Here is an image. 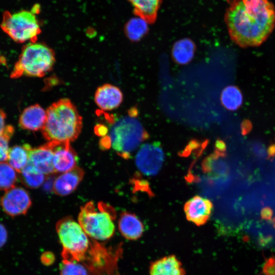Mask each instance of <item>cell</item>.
<instances>
[{
  "label": "cell",
  "instance_id": "6da1fadb",
  "mask_svg": "<svg viewBox=\"0 0 275 275\" xmlns=\"http://www.w3.org/2000/svg\"><path fill=\"white\" fill-rule=\"evenodd\" d=\"M225 21L231 40L244 48L260 45L275 28V8L269 0H226Z\"/></svg>",
  "mask_w": 275,
  "mask_h": 275
},
{
  "label": "cell",
  "instance_id": "7c38bea8",
  "mask_svg": "<svg viewBox=\"0 0 275 275\" xmlns=\"http://www.w3.org/2000/svg\"><path fill=\"white\" fill-rule=\"evenodd\" d=\"M29 162L45 175L56 173L53 166V152L50 143L33 148L28 144Z\"/></svg>",
  "mask_w": 275,
  "mask_h": 275
},
{
  "label": "cell",
  "instance_id": "1f68e13d",
  "mask_svg": "<svg viewBox=\"0 0 275 275\" xmlns=\"http://www.w3.org/2000/svg\"><path fill=\"white\" fill-rule=\"evenodd\" d=\"M226 146L224 141L218 139L215 143V150L221 154H226Z\"/></svg>",
  "mask_w": 275,
  "mask_h": 275
},
{
  "label": "cell",
  "instance_id": "4316f807",
  "mask_svg": "<svg viewBox=\"0 0 275 275\" xmlns=\"http://www.w3.org/2000/svg\"><path fill=\"white\" fill-rule=\"evenodd\" d=\"M263 273L265 275H275V257L268 258L263 266Z\"/></svg>",
  "mask_w": 275,
  "mask_h": 275
},
{
  "label": "cell",
  "instance_id": "44dd1931",
  "mask_svg": "<svg viewBox=\"0 0 275 275\" xmlns=\"http://www.w3.org/2000/svg\"><path fill=\"white\" fill-rule=\"evenodd\" d=\"M19 174L21 182L30 188L39 187L45 179V175L29 162Z\"/></svg>",
  "mask_w": 275,
  "mask_h": 275
},
{
  "label": "cell",
  "instance_id": "d4e9b609",
  "mask_svg": "<svg viewBox=\"0 0 275 275\" xmlns=\"http://www.w3.org/2000/svg\"><path fill=\"white\" fill-rule=\"evenodd\" d=\"M60 275H90L86 266L80 262L62 260L60 264Z\"/></svg>",
  "mask_w": 275,
  "mask_h": 275
},
{
  "label": "cell",
  "instance_id": "7402d4cb",
  "mask_svg": "<svg viewBox=\"0 0 275 275\" xmlns=\"http://www.w3.org/2000/svg\"><path fill=\"white\" fill-rule=\"evenodd\" d=\"M147 23L139 17L131 18L125 25V34L131 41L138 42L147 34L149 31Z\"/></svg>",
  "mask_w": 275,
  "mask_h": 275
},
{
  "label": "cell",
  "instance_id": "5bb4252c",
  "mask_svg": "<svg viewBox=\"0 0 275 275\" xmlns=\"http://www.w3.org/2000/svg\"><path fill=\"white\" fill-rule=\"evenodd\" d=\"M84 176L83 170L76 166L63 173L54 180L53 191L57 195L65 196L72 193L78 186Z\"/></svg>",
  "mask_w": 275,
  "mask_h": 275
},
{
  "label": "cell",
  "instance_id": "2e32d148",
  "mask_svg": "<svg viewBox=\"0 0 275 275\" xmlns=\"http://www.w3.org/2000/svg\"><path fill=\"white\" fill-rule=\"evenodd\" d=\"M46 119V111L38 104L25 108L19 118V125L23 129L41 130Z\"/></svg>",
  "mask_w": 275,
  "mask_h": 275
},
{
  "label": "cell",
  "instance_id": "e0dca14e",
  "mask_svg": "<svg viewBox=\"0 0 275 275\" xmlns=\"http://www.w3.org/2000/svg\"><path fill=\"white\" fill-rule=\"evenodd\" d=\"M149 275H185L181 262L174 255L162 257L150 265Z\"/></svg>",
  "mask_w": 275,
  "mask_h": 275
},
{
  "label": "cell",
  "instance_id": "277c9868",
  "mask_svg": "<svg viewBox=\"0 0 275 275\" xmlns=\"http://www.w3.org/2000/svg\"><path fill=\"white\" fill-rule=\"evenodd\" d=\"M108 137L114 150L121 157L128 159L131 153L149 138V134L135 117L129 116L112 125Z\"/></svg>",
  "mask_w": 275,
  "mask_h": 275
},
{
  "label": "cell",
  "instance_id": "ffe728a7",
  "mask_svg": "<svg viewBox=\"0 0 275 275\" xmlns=\"http://www.w3.org/2000/svg\"><path fill=\"white\" fill-rule=\"evenodd\" d=\"M7 162L18 173L29 163L28 144L16 145L9 149Z\"/></svg>",
  "mask_w": 275,
  "mask_h": 275
},
{
  "label": "cell",
  "instance_id": "7a4b0ae2",
  "mask_svg": "<svg viewBox=\"0 0 275 275\" xmlns=\"http://www.w3.org/2000/svg\"><path fill=\"white\" fill-rule=\"evenodd\" d=\"M46 112V121L41 130L46 140L71 142L77 138L82 129V117L70 99L62 98L53 102Z\"/></svg>",
  "mask_w": 275,
  "mask_h": 275
},
{
  "label": "cell",
  "instance_id": "83f0119b",
  "mask_svg": "<svg viewBox=\"0 0 275 275\" xmlns=\"http://www.w3.org/2000/svg\"><path fill=\"white\" fill-rule=\"evenodd\" d=\"M54 255L50 252H45L41 256V261L45 265L51 264L54 262Z\"/></svg>",
  "mask_w": 275,
  "mask_h": 275
},
{
  "label": "cell",
  "instance_id": "8992f818",
  "mask_svg": "<svg viewBox=\"0 0 275 275\" xmlns=\"http://www.w3.org/2000/svg\"><path fill=\"white\" fill-rule=\"evenodd\" d=\"M95 208L92 201L81 207L78 216V223L92 239L105 241L112 238L115 233V227L113 222L114 215L109 211ZM113 214V213H112Z\"/></svg>",
  "mask_w": 275,
  "mask_h": 275
},
{
  "label": "cell",
  "instance_id": "d6986e66",
  "mask_svg": "<svg viewBox=\"0 0 275 275\" xmlns=\"http://www.w3.org/2000/svg\"><path fill=\"white\" fill-rule=\"evenodd\" d=\"M196 49V45L191 39L189 38L180 39L173 46L172 59L177 64H186L193 59Z\"/></svg>",
  "mask_w": 275,
  "mask_h": 275
},
{
  "label": "cell",
  "instance_id": "4fadbf2b",
  "mask_svg": "<svg viewBox=\"0 0 275 275\" xmlns=\"http://www.w3.org/2000/svg\"><path fill=\"white\" fill-rule=\"evenodd\" d=\"M123 96L121 90L109 84L98 87L95 93L94 100L96 105L103 111H111L120 106Z\"/></svg>",
  "mask_w": 275,
  "mask_h": 275
},
{
  "label": "cell",
  "instance_id": "f546056e",
  "mask_svg": "<svg viewBox=\"0 0 275 275\" xmlns=\"http://www.w3.org/2000/svg\"><path fill=\"white\" fill-rule=\"evenodd\" d=\"M272 215L273 211L270 207H265L261 211V216L264 219H270L272 216Z\"/></svg>",
  "mask_w": 275,
  "mask_h": 275
},
{
  "label": "cell",
  "instance_id": "ac0fdd59",
  "mask_svg": "<svg viewBox=\"0 0 275 275\" xmlns=\"http://www.w3.org/2000/svg\"><path fill=\"white\" fill-rule=\"evenodd\" d=\"M133 7V13L148 23H154L161 0H128Z\"/></svg>",
  "mask_w": 275,
  "mask_h": 275
},
{
  "label": "cell",
  "instance_id": "cb8c5ba5",
  "mask_svg": "<svg viewBox=\"0 0 275 275\" xmlns=\"http://www.w3.org/2000/svg\"><path fill=\"white\" fill-rule=\"evenodd\" d=\"M16 172L7 162H0L1 190L6 191L14 187L17 178Z\"/></svg>",
  "mask_w": 275,
  "mask_h": 275
},
{
  "label": "cell",
  "instance_id": "d6a6232c",
  "mask_svg": "<svg viewBox=\"0 0 275 275\" xmlns=\"http://www.w3.org/2000/svg\"><path fill=\"white\" fill-rule=\"evenodd\" d=\"M6 118V115L5 113L0 108V134L4 131L7 126L5 124Z\"/></svg>",
  "mask_w": 275,
  "mask_h": 275
},
{
  "label": "cell",
  "instance_id": "5b68a950",
  "mask_svg": "<svg viewBox=\"0 0 275 275\" xmlns=\"http://www.w3.org/2000/svg\"><path fill=\"white\" fill-rule=\"evenodd\" d=\"M56 228L63 248L62 259L81 261L90 250L93 239L87 235L78 223L69 216L60 219Z\"/></svg>",
  "mask_w": 275,
  "mask_h": 275
},
{
  "label": "cell",
  "instance_id": "f1b7e54d",
  "mask_svg": "<svg viewBox=\"0 0 275 275\" xmlns=\"http://www.w3.org/2000/svg\"><path fill=\"white\" fill-rule=\"evenodd\" d=\"M8 238V232L5 227L0 223V248L6 243Z\"/></svg>",
  "mask_w": 275,
  "mask_h": 275
},
{
  "label": "cell",
  "instance_id": "484cf974",
  "mask_svg": "<svg viewBox=\"0 0 275 275\" xmlns=\"http://www.w3.org/2000/svg\"><path fill=\"white\" fill-rule=\"evenodd\" d=\"M14 130L12 126H6L4 131L0 134V162L7 160L9 152V142Z\"/></svg>",
  "mask_w": 275,
  "mask_h": 275
},
{
  "label": "cell",
  "instance_id": "3957f363",
  "mask_svg": "<svg viewBox=\"0 0 275 275\" xmlns=\"http://www.w3.org/2000/svg\"><path fill=\"white\" fill-rule=\"evenodd\" d=\"M55 62V53L51 48L43 43L30 42L23 47L10 77H43L51 71Z\"/></svg>",
  "mask_w": 275,
  "mask_h": 275
},
{
  "label": "cell",
  "instance_id": "836d02e7",
  "mask_svg": "<svg viewBox=\"0 0 275 275\" xmlns=\"http://www.w3.org/2000/svg\"><path fill=\"white\" fill-rule=\"evenodd\" d=\"M275 156V144L270 145L267 149V158L271 159Z\"/></svg>",
  "mask_w": 275,
  "mask_h": 275
},
{
  "label": "cell",
  "instance_id": "e575fe53",
  "mask_svg": "<svg viewBox=\"0 0 275 275\" xmlns=\"http://www.w3.org/2000/svg\"><path fill=\"white\" fill-rule=\"evenodd\" d=\"M272 223L273 224V226L275 228V217L272 219Z\"/></svg>",
  "mask_w": 275,
  "mask_h": 275
},
{
  "label": "cell",
  "instance_id": "9c48e42d",
  "mask_svg": "<svg viewBox=\"0 0 275 275\" xmlns=\"http://www.w3.org/2000/svg\"><path fill=\"white\" fill-rule=\"evenodd\" d=\"M0 203L4 211L12 217L25 214L32 205L28 192L15 186L5 191Z\"/></svg>",
  "mask_w": 275,
  "mask_h": 275
},
{
  "label": "cell",
  "instance_id": "603a6c76",
  "mask_svg": "<svg viewBox=\"0 0 275 275\" xmlns=\"http://www.w3.org/2000/svg\"><path fill=\"white\" fill-rule=\"evenodd\" d=\"M243 97L240 89L235 86H229L222 92L221 101L222 105L229 111H236L242 103Z\"/></svg>",
  "mask_w": 275,
  "mask_h": 275
},
{
  "label": "cell",
  "instance_id": "4dcf8cb0",
  "mask_svg": "<svg viewBox=\"0 0 275 275\" xmlns=\"http://www.w3.org/2000/svg\"><path fill=\"white\" fill-rule=\"evenodd\" d=\"M252 128V125L249 120L244 121L241 125V129L242 135H244L249 133Z\"/></svg>",
  "mask_w": 275,
  "mask_h": 275
},
{
  "label": "cell",
  "instance_id": "ba28073f",
  "mask_svg": "<svg viewBox=\"0 0 275 275\" xmlns=\"http://www.w3.org/2000/svg\"><path fill=\"white\" fill-rule=\"evenodd\" d=\"M164 160L161 145L158 142L142 146L135 157L136 167L146 176H154L160 171Z\"/></svg>",
  "mask_w": 275,
  "mask_h": 275
},
{
  "label": "cell",
  "instance_id": "8fae6325",
  "mask_svg": "<svg viewBox=\"0 0 275 275\" xmlns=\"http://www.w3.org/2000/svg\"><path fill=\"white\" fill-rule=\"evenodd\" d=\"M53 152V166L56 173H64L76 167L77 155L70 142H48Z\"/></svg>",
  "mask_w": 275,
  "mask_h": 275
},
{
  "label": "cell",
  "instance_id": "30bf717a",
  "mask_svg": "<svg viewBox=\"0 0 275 275\" xmlns=\"http://www.w3.org/2000/svg\"><path fill=\"white\" fill-rule=\"evenodd\" d=\"M212 202L207 198L196 196L185 203L184 211L186 219L198 226L205 224L213 210Z\"/></svg>",
  "mask_w": 275,
  "mask_h": 275
},
{
  "label": "cell",
  "instance_id": "52a82bcc",
  "mask_svg": "<svg viewBox=\"0 0 275 275\" xmlns=\"http://www.w3.org/2000/svg\"><path fill=\"white\" fill-rule=\"evenodd\" d=\"M1 27L12 39L20 43L36 42L41 32L34 13L25 10L13 14L5 11Z\"/></svg>",
  "mask_w": 275,
  "mask_h": 275
},
{
  "label": "cell",
  "instance_id": "9a60e30c",
  "mask_svg": "<svg viewBox=\"0 0 275 275\" xmlns=\"http://www.w3.org/2000/svg\"><path fill=\"white\" fill-rule=\"evenodd\" d=\"M118 228L121 235L126 239L136 240L143 235L144 225L134 213L123 211L118 221Z\"/></svg>",
  "mask_w": 275,
  "mask_h": 275
}]
</instances>
